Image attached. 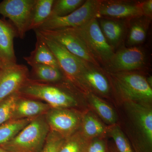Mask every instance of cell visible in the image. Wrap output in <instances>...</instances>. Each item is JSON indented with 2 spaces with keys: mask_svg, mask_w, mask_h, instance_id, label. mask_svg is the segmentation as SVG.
Returning <instances> with one entry per match:
<instances>
[{
  "mask_svg": "<svg viewBox=\"0 0 152 152\" xmlns=\"http://www.w3.org/2000/svg\"><path fill=\"white\" fill-rule=\"evenodd\" d=\"M26 66L12 65L5 67L0 72V102L19 91L29 78Z\"/></svg>",
  "mask_w": 152,
  "mask_h": 152,
  "instance_id": "11",
  "label": "cell"
},
{
  "mask_svg": "<svg viewBox=\"0 0 152 152\" xmlns=\"http://www.w3.org/2000/svg\"><path fill=\"white\" fill-rule=\"evenodd\" d=\"M108 133L113 139L118 152H134L129 142L118 126L112 125Z\"/></svg>",
  "mask_w": 152,
  "mask_h": 152,
  "instance_id": "27",
  "label": "cell"
},
{
  "mask_svg": "<svg viewBox=\"0 0 152 152\" xmlns=\"http://www.w3.org/2000/svg\"><path fill=\"white\" fill-rule=\"evenodd\" d=\"M69 29L81 38L96 60L109 63L115 53L104 36L96 18L80 27Z\"/></svg>",
  "mask_w": 152,
  "mask_h": 152,
  "instance_id": "4",
  "label": "cell"
},
{
  "mask_svg": "<svg viewBox=\"0 0 152 152\" xmlns=\"http://www.w3.org/2000/svg\"><path fill=\"white\" fill-rule=\"evenodd\" d=\"M0 152H10L6 151L2 147L0 146Z\"/></svg>",
  "mask_w": 152,
  "mask_h": 152,
  "instance_id": "33",
  "label": "cell"
},
{
  "mask_svg": "<svg viewBox=\"0 0 152 152\" xmlns=\"http://www.w3.org/2000/svg\"><path fill=\"white\" fill-rule=\"evenodd\" d=\"M77 82L86 83L97 92L106 94L110 91L107 80L101 73L87 68L79 76Z\"/></svg>",
  "mask_w": 152,
  "mask_h": 152,
  "instance_id": "18",
  "label": "cell"
},
{
  "mask_svg": "<svg viewBox=\"0 0 152 152\" xmlns=\"http://www.w3.org/2000/svg\"><path fill=\"white\" fill-rule=\"evenodd\" d=\"M88 99L93 109L103 120L108 124H115L117 121V116L112 107L93 94L89 96Z\"/></svg>",
  "mask_w": 152,
  "mask_h": 152,
  "instance_id": "22",
  "label": "cell"
},
{
  "mask_svg": "<svg viewBox=\"0 0 152 152\" xmlns=\"http://www.w3.org/2000/svg\"><path fill=\"white\" fill-rule=\"evenodd\" d=\"M65 140L58 133L50 130L41 152H58Z\"/></svg>",
  "mask_w": 152,
  "mask_h": 152,
  "instance_id": "29",
  "label": "cell"
},
{
  "mask_svg": "<svg viewBox=\"0 0 152 152\" xmlns=\"http://www.w3.org/2000/svg\"><path fill=\"white\" fill-rule=\"evenodd\" d=\"M51 108L46 103L20 95L15 104L11 120L29 118L45 115Z\"/></svg>",
  "mask_w": 152,
  "mask_h": 152,
  "instance_id": "14",
  "label": "cell"
},
{
  "mask_svg": "<svg viewBox=\"0 0 152 152\" xmlns=\"http://www.w3.org/2000/svg\"><path fill=\"white\" fill-rule=\"evenodd\" d=\"M83 0H57L53 5L51 17H63L72 13L85 2Z\"/></svg>",
  "mask_w": 152,
  "mask_h": 152,
  "instance_id": "24",
  "label": "cell"
},
{
  "mask_svg": "<svg viewBox=\"0 0 152 152\" xmlns=\"http://www.w3.org/2000/svg\"><path fill=\"white\" fill-rule=\"evenodd\" d=\"M55 0H36L28 31L37 30L50 16Z\"/></svg>",
  "mask_w": 152,
  "mask_h": 152,
  "instance_id": "19",
  "label": "cell"
},
{
  "mask_svg": "<svg viewBox=\"0 0 152 152\" xmlns=\"http://www.w3.org/2000/svg\"><path fill=\"white\" fill-rule=\"evenodd\" d=\"M34 118L10 120L0 125V145L12 139Z\"/></svg>",
  "mask_w": 152,
  "mask_h": 152,
  "instance_id": "20",
  "label": "cell"
},
{
  "mask_svg": "<svg viewBox=\"0 0 152 152\" xmlns=\"http://www.w3.org/2000/svg\"><path fill=\"white\" fill-rule=\"evenodd\" d=\"M84 152H109V150L103 140L93 138L88 140Z\"/></svg>",
  "mask_w": 152,
  "mask_h": 152,
  "instance_id": "30",
  "label": "cell"
},
{
  "mask_svg": "<svg viewBox=\"0 0 152 152\" xmlns=\"http://www.w3.org/2000/svg\"><path fill=\"white\" fill-rule=\"evenodd\" d=\"M145 55L140 48L134 47L115 53L108 64L114 69L124 72L137 69L145 63Z\"/></svg>",
  "mask_w": 152,
  "mask_h": 152,
  "instance_id": "12",
  "label": "cell"
},
{
  "mask_svg": "<svg viewBox=\"0 0 152 152\" xmlns=\"http://www.w3.org/2000/svg\"><path fill=\"white\" fill-rule=\"evenodd\" d=\"M81 132L75 133L65 139L58 152H84L88 140Z\"/></svg>",
  "mask_w": 152,
  "mask_h": 152,
  "instance_id": "25",
  "label": "cell"
},
{
  "mask_svg": "<svg viewBox=\"0 0 152 152\" xmlns=\"http://www.w3.org/2000/svg\"><path fill=\"white\" fill-rule=\"evenodd\" d=\"M117 18H137L143 15L140 4L112 2L100 4L98 15Z\"/></svg>",
  "mask_w": 152,
  "mask_h": 152,
  "instance_id": "15",
  "label": "cell"
},
{
  "mask_svg": "<svg viewBox=\"0 0 152 152\" xmlns=\"http://www.w3.org/2000/svg\"><path fill=\"white\" fill-rule=\"evenodd\" d=\"M46 119L50 130L67 139L77 132L82 118L72 108H53L47 112Z\"/></svg>",
  "mask_w": 152,
  "mask_h": 152,
  "instance_id": "10",
  "label": "cell"
},
{
  "mask_svg": "<svg viewBox=\"0 0 152 152\" xmlns=\"http://www.w3.org/2000/svg\"><path fill=\"white\" fill-rule=\"evenodd\" d=\"M34 31L37 38L35 48L28 56L24 57V59L30 66L39 64L61 69L54 55L44 42L40 35L37 31Z\"/></svg>",
  "mask_w": 152,
  "mask_h": 152,
  "instance_id": "16",
  "label": "cell"
},
{
  "mask_svg": "<svg viewBox=\"0 0 152 152\" xmlns=\"http://www.w3.org/2000/svg\"><path fill=\"white\" fill-rule=\"evenodd\" d=\"M101 30L109 44L117 45L122 37L124 28L120 23L104 20L101 22Z\"/></svg>",
  "mask_w": 152,
  "mask_h": 152,
  "instance_id": "23",
  "label": "cell"
},
{
  "mask_svg": "<svg viewBox=\"0 0 152 152\" xmlns=\"http://www.w3.org/2000/svg\"><path fill=\"white\" fill-rule=\"evenodd\" d=\"M143 15L151 17L152 14V1L149 0L140 4Z\"/></svg>",
  "mask_w": 152,
  "mask_h": 152,
  "instance_id": "31",
  "label": "cell"
},
{
  "mask_svg": "<svg viewBox=\"0 0 152 152\" xmlns=\"http://www.w3.org/2000/svg\"><path fill=\"white\" fill-rule=\"evenodd\" d=\"M61 82L57 83H42L28 79L18 93L22 96L42 100L53 108H72L77 101L70 90Z\"/></svg>",
  "mask_w": 152,
  "mask_h": 152,
  "instance_id": "1",
  "label": "cell"
},
{
  "mask_svg": "<svg viewBox=\"0 0 152 152\" xmlns=\"http://www.w3.org/2000/svg\"><path fill=\"white\" fill-rule=\"evenodd\" d=\"M109 152H118L117 151L115 150H112L111 151H109Z\"/></svg>",
  "mask_w": 152,
  "mask_h": 152,
  "instance_id": "34",
  "label": "cell"
},
{
  "mask_svg": "<svg viewBox=\"0 0 152 152\" xmlns=\"http://www.w3.org/2000/svg\"><path fill=\"white\" fill-rule=\"evenodd\" d=\"M100 4L97 1H85L80 7L67 15L50 17L37 29L62 30L80 27L96 18Z\"/></svg>",
  "mask_w": 152,
  "mask_h": 152,
  "instance_id": "5",
  "label": "cell"
},
{
  "mask_svg": "<svg viewBox=\"0 0 152 152\" xmlns=\"http://www.w3.org/2000/svg\"><path fill=\"white\" fill-rule=\"evenodd\" d=\"M5 67V66L4 65V64H3L2 62L1 61V60H0V72H1L4 68Z\"/></svg>",
  "mask_w": 152,
  "mask_h": 152,
  "instance_id": "32",
  "label": "cell"
},
{
  "mask_svg": "<svg viewBox=\"0 0 152 152\" xmlns=\"http://www.w3.org/2000/svg\"><path fill=\"white\" fill-rule=\"evenodd\" d=\"M36 0H4L0 3V15L12 22L18 37L23 39L28 31Z\"/></svg>",
  "mask_w": 152,
  "mask_h": 152,
  "instance_id": "7",
  "label": "cell"
},
{
  "mask_svg": "<svg viewBox=\"0 0 152 152\" xmlns=\"http://www.w3.org/2000/svg\"><path fill=\"white\" fill-rule=\"evenodd\" d=\"M146 33V28L144 23L140 22L135 23L131 28L128 44L131 45H135L141 43L145 39Z\"/></svg>",
  "mask_w": 152,
  "mask_h": 152,
  "instance_id": "28",
  "label": "cell"
},
{
  "mask_svg": "<svg viewBox=\"0 0 152 152\" xmlns=\"http://www.w3.org/2000/svg\"><path fill=\"white\" fill-rule=\"evenodd\" d=\"M18 37L12 24L0 19V60L5 67L17 64L14 40Z\"/></svg>",
  "mask_w": 152,
  "mask_h": 152,
  "instance_id": "13",
  "label": "cell"
},
{
  "mask_svg": "<svg viewBox=\"0 0 152 152\" xmlns=\"http://www.w3.org/2000/svg\"><path fill=\"white\" fill-rule=\"evenodd\" d=\"M82 134L88 140L96 137L104 133L105 128L93 114L88 113L82 118Z\"/></svg>",
  "mask_w": 152,
  "mask_h": 152,
  "instance_id": "21",
  "label": "cell"
},
{
  "mask_svg": "<svg viewBox=\"0 0 152 152\" xmlns=\"http://www.w3.org/2000/svg\"><path fill=\"white\" fill-rule=\"evenodd\" d=\"M125 109L134 137V152H152V110L148 104L126 101Z\"/></svg>",
  "mask_w": 152,
  "mask_h": 152,
  "instance_id": "2",
  "label": "cell"
},
{
  "mask_svg": "<svg viewBox=\"0 0 152 152\" xmlns=\"http://www.w3.org/2000/svg\"><path fill=\"white\" fill-rule=\"evenodd\" d=\"M118 89L126 101L150 104L152 100L151 86L146 79L136 74H115Z\"/></svg>",
  "mask_w": 152,
  "mask_h": 152,
  "instance_id": "6",
  "label": "cell"
},
{
  "mask_svg": "<svg viewBox=\"0 0 152 152\" xmlns=\"http://www.w3.org/2000/svg\"><path fill=\"white\" fill-rule=\"evenodd\" d=\"M50 131L45 115L38 116L0 146L10 152H41Z\"/></svg>",
  "mask_w": 152,
  "mask_h": 152,
  "instance_id": "3",
  "label": "cell"
},
{
  "mask_svg": "<svg viewBox=\"0 0 152 152\" xmlns=\"http://www.w3.org/2000/svg\"><path fill=\"white\" fill-rule=\"evenodd\" d=\"M20 96L18 92L14 93L0 102V125L11 120L15 104Z\"/></svg>",
  "mask_w": 152,
  "mask_h": 152,
  "instance_id": "26",
  "label": "cell"
},
{
  "mask_svg": "<svg viewBox=\"0 0 152 152\" xmlns=\"http://www.w3.org/2000/svg\"><path fill=\"white\" fill-rule=\"evenodd\" d=\"M35 30L41 34L59 43L69 51L86 62L99 66L97 60L91 53L84 42L70 29Z\"/></svg>",
  "mask_w": 152,
  "mask_h": 152,
  "instance_id": "9",
  "label": "cell"
},
{
  "mask_svg": "<svg viewBox=\"0 0 152 152\" xmlns=\"http://www.w3.org/2000/svg\"><path fill=\"white\" fill-rule=\"evenodd\" d=\"M30 66L31 67V70L29 74V79L33 80L57 83L62 82L66 77L63 71L59 68L39 64Z\"/></svg>",
  "mask_w": 152,
  "mask_h": 152,
  "instance_id": "17",
  "label": "cell"
},
{
  "mask_svg": "<svg viewBox=\"0 0 152 152\" xmlns=\"http://www.w3.org/2000/svg\"><path fill=\"white\" fill-rule=\"evenodd\" d=\"M39 34L54 55L66 77L71 81L77 82L80 75L88 67V64L72 54L56 41Z\"/></svg>",
  "mask_w": 152,
  "mask_h": 152,
  "instance_id": "8",
  "label": "cell"
}]
</instances>
